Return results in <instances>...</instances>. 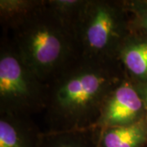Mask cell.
Listing matches in <instances>:
<instances>
[{
  "label": "cell",
  "instance_id": "6da1fadb",
  "mask_svg": "<svg viewBox=\"0 0 147 147\" xmlns=\"http://www.w3.org/2000/svg\"><path fill=\"white\" fill-rule=\"evenodd\" d=\"M125 78L117 61L79 56L47 84L46 131L92 128L106 96Z\"/></svg>",
  "mask_w": 147,
  "mask_h": 147
},
{
  "label": "cell",
  "instance_id": "7a4b0ae2",
  "mask_svg": "<svg viewBox=\"0 0 147 147\" xmlns=\"http://www.w3.org/2000/svg\"><path fill=\"white\" fill-rule=\"evenodd\" d=\"M21 59L48 84L79 57L74 31L45 5L7 29Z\"/></svg>",
  "mask_w": 147,
  "mask_h": 147
},
{
  "label": "cell",
  "instance_id": "3957f363",
  "mask_svg": "<svg viewBox=\"0 0 147 147\" xmlns=\"http://www.w3.org/2000/svg\"><path fill=\"white\" fill-rule=\"evenodd\" d=\"M133 31L124 0H87L74 26L79 56L99 61H118L120 47Z\"/></svg>",
  "mask_w": 147,
  "mask_h": 147
},
{
  "label": "cell",
  "instance_id": "277c9868",
  "mask_svg": "<svg viewBox=\"0 0 147 147\" xmlns=\"http://www.w3.org/2000/svg\"><path fill=\"white\" fill-rule=\"evenodd\" d=\"M47 84L24 62L10 39L0 46V114L31 117L45 110Z\"/></svg>",
  "mask_w": 147,
  "mask_h": 147
},
{
  "label": "cell",
  "instance_id": "5b68a950",
  "mask_svg": "<svg viewBox=\"0 0 147 147\" xmlns=\"http://www.w3.org/2000/svg\"><path fill=\"white\" fill-rule=\"evenodd\" d=\"M147 117V110L133 82L125 78L106 96L92 128L127 125Z\"/></svg>",
  "mask_w": 147,
  "mask_h": 147
},
{
  "label": "cell",
  "instance_id": "8992f818",
  "mask_svg": "<svg viewBox=\"0 0 147 147\" xmlns=\"http://www.w3.org/2000/svg\"><path fill=\"white\" fill-rule=\"evenodd\" d=\"M41 134L31 117L0 114V147H38Z\"/></svg>",
  "mask_w": 147,
  "mask_h": 147
},
{
  "label": "cell",
  "instance_id": "52a82bcc",
  "mask_svg": "<svg viewBox=\"0 0 147 147\" xmlns=\"http://www.w3.org/2000/svg\"><path fill=\"white\" fill-rule=\"evenodd\" d=\"M117 60L133 83L147 82V37L134 30L123 43Z\"/></svg>",
  "mask_w": 147,
  "mask_h": 147
},
{
  "label": "cell",
  "instance_id": "ba28073f",
  "mask_svg": "<svg viewBox=\"0 0 147 147\" xmlns=\"http://www.w3.org/2000/svg\"><path fill=\"white\" fill-rule=\"evenodd\" d=\"M92 129L98 147H147V117L127 125Z\"/></svg>",
  "mask_w": 147,
  "mask_h": 147
},
{
  "label": "cell",
  "instance_id": "9c48e42d",
  "mask_svg": "<svg viewBox=\"0 0 147 147\" xmlns=\"http://www.w3.org/2000/svg\"><path fill=\"white\" fill-rule=\"evenodd\" d=\"M38 147H98L96 130L42 132Z\"/></svg>",
  "mask_w": 147,
  "mask_h": 147
},
{
  "label": "cell",
  "instance_id": "30bf717a",
  "mask_svg": "<svg viewBox=\"0 0 147 147\" xmlns=\"http://www.w3.org/2000/svg\"><path fill=\"white\" fill-rule=\"evenodd\" d=\"M44 0H0L1 24L9 29L43 4Z\"/></svg>",
  "mask_w": 147,
  "mask_h": 147
},
{
  "label": "cell",
  "instance_id": "8fae6325",
  "mask_svg": "<svg viewBox=\"0 0 147 147\" xmlns=\"http://www.w3.org/2000/svg\"><path fill=\"white\" fill-rule=\"evenodd\" d=\"M87 0H45V5L55 16L74 31Z\"/></svg>",
  "mask_w": 147,
  "mask_h": 147
},
{
  "label": "cell",
  "instance_id": "7c38bea8",
  "mask_svg": "<svg viewBox=\"0 0 147 147\" xmlns=\"http://www.w3.org/2000/svg\"><path fill=\"white\" fill-rule=\"evenodd\" d=\"M131 17L133 30L147 37V0H124Z\"/></svg>",
  "mask_w": 147,
  "mask_h": 147
},
{
  "label": "cell",
  "instance_id": "4fadbf2b",
  "mask_svg": "<svg viewBox=\"0 0 147 147\" xmlns=\"http://www.w3.org/2000/svg\"><path fill=\"white\" fill-rule=\"evenodd\" d=\"M139 96L146 105L147 110V82L146 83H133Z\"/></svg>",
  "mask_w": 147,
  "mask_h": 147
}]
</instances>
